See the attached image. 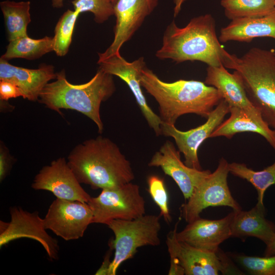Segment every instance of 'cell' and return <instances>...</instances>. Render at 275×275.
<instances>
[{"label":"cell","mask_w":275,"mask_h":275,"mask_svg":"<svg viewBox=\"0 0 275 275\" xmlns=\"http://www.w3.org/2000/svg\"><path fill=\"white\" fill-rule=\"evenodd\" d=\"M155 56L159 59H170L177 63L198 61L208 66L223 65L233 70L238 58L227 51L220 43L215 20L209 14L193 18L182 28L172 21L166 28L162 45Z\"/></svg>","instance_id":"cell-1"},{"label":"cell","mask_w":275,"mask_h":275,"mask_svg":"<svg viewBox=\"0 0 275 275\" xmlns=\"http://www.w3.org/2000/svg\"><path fill=\"white\" fill-rule=\"evenodd\" d=\"M67 161L80 183L93 189L118 187L135 177L130 161L118 146L101 135L75 146Z\"/></svg>","instance_id":"cell-2"},{"label":"cell","mask_w":275,"mask_h":275,"mask_svg":"<svg viewBox=\"0 0 275 275\" xmlns=\"http://www.w3.org/2000/svg\"><path fill=\"white\" fill-rule=\"evenodd\" d=\"M140 80L142 87L158 103L162 122L169 124L175 125L179 117L187 114L207 118L223 99L216 88L205 82L184 79L165 82L147 66Z\"/></svg>","instance_id":"cell-3"},{"label":"cell","mask_w":275,"mask_h":275,"mask_svg":"<svg viewBox=\"0 0 275 275\" xmlns=\"http://www.w3.org/2000/svg\"><path fill=\"white\" fill-rule=\"evenodd\" d=\"M113 76L99 68L88 82L74 85L67 80L62 70L57 73L54 81L45 86L38 101L62 115L61 109L74 110L85 115L95 123L101 133L103 124L100 105L116 91Z\"/></svg>","instance_id":"cell-4"},{"label":"cell","mask_w":275,"mask_h":275,"mask_svg":"<svg viewBox=\"0 0 275 275\" xmlns=\"http://www.w3.org/2000/svg\"><path fill=\"white\" fill-rule=\"evenodd\" d=\"M241 76L248 97L269 126L275 127V55L253 47L237 58L234 69Z\"/></svg>","instance_id":"cell-5"},{"label":"cell","mask_w":275,"mask_h":275,"mask_svg":"<svg viewBox=\"0 0 275 275\" xmlns=\"http://www.w3.org/2000/svg\"><path fill=\"white\" fill-rule=\"evenodd\" d=\"M107 225L115 235L109 243L115 253L108 275H115L119 266L132 258L139 248L160 244V215L145 214L131 220L114 219Z\"/></svg>","instance_id":"cell-6"},{"label":"cell","mask_w":275,"mask_h":275,"mask_svg":"<svg viewBox=\"0 0 275 275\" xmlns=\"http://www.w3.org/2000/svg\"><path fill=\"white\" fill-rule=\"evenodd\" d=\"M88 204L93 212L92 224L106 225L114 219L131 220L146 213V202L140 187L131 182L102 189Z\"/></svg>","instance_id":"cell-7"},{"label":"cell","mask_w":275,"mask_h":275,"mask_svg":"<svg viewBox=\"0 0 275 275\" xmlns=\"http://www.w3.org/2000/svg\"><path fill=\"white\" fill-rule=\"evenodd\" d=\"M179 221L167 236L166 243L170 262L179 265L185 275H217L239 271L229 257L219 249L212 252L179 241L176 232Z\"/></svg>","instance_id":"cell-8"},{"label":"cell","mask_w":275,"mask_h":275,"mask_svg":"<svg viewBox=\"0 0 275 275\" xmlns=\"http://www.w3.org/2000/svg\"><path fill=\"white\" fill-rule=\"evenodd\" d=\"M228 166L227 161L222 158L216 170L200 183L187 202L181 205V215L186 222L190 223L199 217L202 211L210 206H224L234 211L241 210L228 185Z\"/></svg>","instance_id":"cell-9"},{"label":"cell","mask_w":275,"mask_h":275,"mask_svg":"<svg viewBox=\"0 0 275 275\" xmlns=\"http://www.w3.org/2000/svg\"><path fill=\"white\" fill-rule=\"evenodd\" d=\"M93 212L88 204L57 198L43 218L45 228L66 241L82 237L92 224Z\"/></svg>","instance_id":"cell-10"},{"label":"cell","mask_w":275,"mask_h":275,"mask_svg":"<svg viewBox=\"0 0 275 275\" xmlns=\"http://www.w3.org/2000/svg\"><path fill=\"white\" fill-rule=\"evenodd\" d=\"M10 222L0 221V246L21 238H29L41 243L50 260L58 259V241L46 231L43 218L37 211L30 212L18 207L10 208Z\"/></svg>","instance_id":"cell-11"},{"label":"cell","mask_w":275,"mask_h":275,"mask_svg":"<svg viewBox=\"0 0 275 275\" xmlns=\"http://www.w3.org/2000/svg\"><path fill=\"white\" fill-rule=\"evenodd\" d=\"M230 112L228 104L222 99L207 117L203 124L186 131L177 129L175 125L162 122L161 134L173 138L180 152L184 157V163L188 167L202 170L198 156V150L211 134L223 122L225 116Z\"/></svg>","instance_id":"cell-12"},{"label":"cell","mask_w":275,"mask_h":275,"mask_svg":"<svg viewBox=\"0 0 275 275\" xmlns=\"http://www.w3.org/2000/svg\"><path fill=\"white\" fill-rule=\"evenodd\" d=\"M35 190L52 193L57 198L88 203L91 196L82 187L65 157L43 167L32 184Z\"/></svg>","instance_id":"cell-13"},{"label":"cell","mask_w":275,"mask_h":275,"mask_svg":"<svg viewBox=\"0 0 275 275\" xmlns=\"http://www.w3.org/2000/svg\"><path fill=\"white\" fill-rule=\"evenodd\" d=\"M158 1L117 0L114 5L116 17L114 40L104 52L98 53V60L119 53L122 45L132 38L145 18L156 8Z\"/></svg>","instance_id":"cell-14"},{"label":"cell","mask_w":275,"mask_h":275,"mask_svg":"<svg viewBox=\"0 0 275 275\" xmlns=\"http://www.w3.org/2000/svg\"><path fill=\"white\" fill-rule=\"evenodd\" d=\"M100 69L104 72L115 75L123 80L129 87L136 101L149 126L156 135L161 134L160 126L162 121L148 104L140 83V76L142 70L146 66L143 57L131 62H127L117 53L102 60H98Z\"/></svg>","instance_id":"cell-15"},{"label":"cell","mask_w":275,"mask_h":275,"mask_svg":"<svg viewBox=\"0 0 275 275\" xmlns=\"http://www.w3.org/2000/svg\"><path fill=\"white\" fill-rule=\"evenodd\" d=\"M180 153L171 142L167 141L153 155L148 166L160 168L166 175L175 181L184 199L187 200L211 172L187 166L181 161Z\"/></svg>","instance_id":"cell-16"},{"label":"cell","mask_w":275,"mask_h":275,"mask_svg":"<svg viewBox=\"0 0 275 275\" xmlns=\"http://www.w3.org/2000/svg\"><path fill=\"white\" fill-rule=\"evenodd\" d=\"M235 211L218 219L196 218L188 223L181 231L176 232L180 241L212 252L219 250V245L231 237V225Z\"/></svg>","instance_id":"cell-17"},{"label":"cell","mask_w":275,"mask_h":275,"mask_svg":"<svg viewBox=\"0 0 275 275\" xmlns=\"http://www.w3.org/2000/svg\"><path fill=\"white\" fill-rule=\"evenodd\" d=\"M56 77L52 65L42 64L37 69H28L11 65L8 61L0 59V80L14 84L20 90L22 97L29 101H38L45 86Z\"/></svg>","instance_id":"cell-18"},{"label":"cell","mask_w":275,"mask_h":275,"mask_svg":"<svg viewBox=\"0 0 275 275\" xmlns=\"http://www.w3.org/2000/svg\"><path fill=\"white\" fill-rule=\"evenodd\" d=\"M229 118L214 130L210 138L223 136L231 139L238 133L252 132L262 135L275 150V132L264 120L259 109L235 107H229Z\"/></svg>","instance_id":"cell-19"},{"label":"cell","mask_w":275,"mask_h":275,"mask_svg":"<svg viewBox=\"0 0 275 275\" xmlns=\"http://www.w3.org/2000/svg\"><path fill=\"white\" fill-rule=\"evenodd\" d=\"M223 65L208 66L205 83L216 88L229 107L248 109L255 107L249 100L242 78L235 71L231 73Z\"/></svg>","instance_id":"cell-20"},{"label":"cell","mask_w":275,"mask_h":275,"mask_svg":"<svg viewBox=\"0 0 275 275\" xmlns=\"http://www.w3.org/2000/svg\"><path fill=\"white\" fill-rule=\"evenodd\" d=\"M265 207L256 204L249 211H235L231 225V237L257 238L269 245L275 236V225L265 218Z\"/></svg>","instance_id":"cell-21"},{"label":"cell","mask_w":275,"mask_h":275,"mask_svg":"<svg viewBox=\"0 0 275 275\" xmlns=\"http://www.w3.org/2000/svg\"><path fill=\"white\" fill-rule=\"evenodd\" d=\"M264 37L275 39V10L263 16L232 20L221 29L218 39L224 43L249 42L256 38Z\"/></svg>","instance_id":"cell-22"},{"label":"cell","mask_w":275,"mask_h":275,"mask_svg":"<svg viewBox=\"0 0 275 275\" xmlns=\"http://www.w3.org/2000/svg\"><path fill=\"white\" fill-rule=\"evenodd\" d=\"M6 33L9 41L27 36V28L31 21L30 1H4L0 3Z\"/></svg>","instance_id":"cell-23"},{"label":"cell","mask_w":275,"mask_h":275,"mask_svg":"<svg viewBox=\"0 0 275 275\" xmlns=\"http://www.w3.org/2000/svg\"><path fill=\"white\" fill-rule=\"evenodd\" d=\"M53 37L35 39L27 36L9 41L1 58L7 61L16 58L36 60L53 51Z\"/></svg>","instance_id":"cell-24"},{"label":"cell","mask_w":275,"mask_h":275,"mask_svg":"<svg viewBox=\"0 0 275 275\" xmlns=\"http://www.w3.org/2000/svg\"><path fill=\"white\" fill-rule=\"evenodd\" d=\"M229 173L247 180L256 188L258 193L257 204L264 207L263 199L266 189L275 184V161L261 171H254L244 163H229Z\"/></svg>","instance_id":"cell-25"},{"label":"cell","mask_w":275,"mask_h":275,"mask_svg":"<svg viewBox=\"0 0 275 275\" xmlns=\"http://www.w3.org/2000/svg\"><path fill=\"white\" fill-rule=\"evenodd\" d=\"M221 5L231 20L263 16L275 10V0H221Z\"/></svg>","instance_id":"cell-26"},{"label":"cell","mask_w":275,"mask_h":275,"mask_svg":"<svg viewBox=\"0 0 275 275\" xmlns=\"http://www.w3.org/2000/svg\"><path fill=\"white\" fill-rule=\"evenodd\" d=\"M79 15L76 11L68 9L59 18L53 37V51L58 56L63 57L68 53L75 24Z\"/></svg>","instance_id":"cell-27"},{"label":"cell","mask_w":275,"mask_h":275,"mask_svg":"<svg viewBox=\"0 0 275 275\" xmlns=\"http://www.w3.org/2000/svg\"><path fill=\"white\" fill-rule=\"evenodd\" d=\"M231 256L251 274L275 275V255L263 257L244 254Z\"/></svg>","instance_id":"cell-28"},{"label":"cell","mask_w":275,"mask_h":275,"mask_svg":"<svg viewBox=\"0 0 275 275\" xmlns=\"http://www.w3.org/2000/svg\"><path fill=\"white\" fill-rule=\"evenodd\" d=\"M74 10L79 14L90 12L96 23H102L114 15L113 4L109 0H73Z\"/></svg>","instance_id":"cell-29"},{"label":"cell","mask_w":275,"mask_h":275,"mask_svg":"<svg viewBox=\"0 0 275 275\" xmlns=\"http://www.w3.org/2000/svg\"><path fill=\"white\" fill-rule=\"evenodd\" d=\"M148 192L160 210V216L169 223L172 221L169 208V197L163 179L155 175L147 178Z\"/></svg>","instance_id":"cell-30"},{"label":"cell","mask_w":275,"mask_h":275,"mask_svg":"<svg viewBox=\"0 0 275 275\" xmlns=\"http://www.w3.org/2000/svg\"><path fill=\"white\" fill-rule=\"evenodd\" d=\"M15 158L7 147L1 142L0 145V181L2 182L9 174Z\"/></svg>","instance_id":"cell-31"},{"label":"cell","mask_w":275,"mask_h":275,"mask_svg":"<svg viewBox=\"0 0 275 275\" xmlns=\"http://www.w3.org/2000/svg\"><path fill=\"white\" fill-rule=\"evenodd\" d=\"M22 97L19 88L13 82L0 80V99L8 101L11 98Z\"/></svg>","instance_id":"cell-32"},{"label":"cell","mask_w":275,"mask_h":275,"mask_svg":"<svg viewBox=\"0 0 275 275\" xmlns=\"http://www.w3.org/2000/svg\"><path fill=\"white\" fill-rule=\"evenodd\" d=\"M110 251L106 254L104 258V260L100 267V268L96 272L95 274H107L111 261L109 260L110 258Z\"/></svg>","instance_id":"cell-33"},{"label":"cell","mask_w":275,"mask_h":275,"mask_svg":"<svg viewBox=\"0 0 275 275\" xmlns=\"http://www.w3.org/2000/svg\"><path fill=\"white\" fill-rule=\"evenodd\" d=\"M275 255V236L271 243L266 246L264 252V256H270Z\"/></svg>","instance_id":"cell-34"},{"label":"cell","mask_w":275,"mask_h":275,"mask_svg":"<svg viewBox=\"0 0 275 275\" xmlns=\"http://www.w3.org/2000/svg\"><path fill=\"white\" fill-rule=\"evenodd\" d=\"M186 0H173L174 4V16L175 17L179 14L181 11L182 6Z\"/></svg>","instance_id":"cell-35"},{"label":"cell","mask_w":275,"mask_h":275,"mask_svg":"<svg viewBox=\"0 0 275 275\" xmlns=\"http://www.w3.org/2000/svg\"><path fill=\"white\" fill-rule=\"evenodd\" d=\"M53 8H60L64 6V0H50Z\"/></svg>","instance_id":"cell-36"},{"label":"cell","mask_w":275,"mask_h":275,"mask_svg":"<svg viewBox=\"0 0 275 275\" xmlns=\"http://www.w3.org/2000/svg\"><path fill=\"white\" fill-rule=\"evenodd\" d=\"M114 5L117 0H109Z\"/></svg>","instance_id":"cell-37"},{"label":"cell","mask_w":275,"mask_h":275,"mask_svg":"<svg viewBox=\"0 0 275 275\" xmlns=\"http://www.w3.org/2000/svg\"><path fill=\"white\" fill-rule=\"evenodd\" d=\"M275 55V49H271Z\"/></svg>","instance_id":"cell-38"},{"label":"cell","mask_w":275,"mask_h":275,"mask_svg":"<svg viewBox=\"0 0 275 275\" xmlns=\"http://www.w3.org/2000/svg\"><path fill=\"white\" fill-rule=\"evenodd\" d=\"M273 129V130H274V131L275 132V127Z\"/></svg>","instance_id":"cell-39"}]
</instances>
